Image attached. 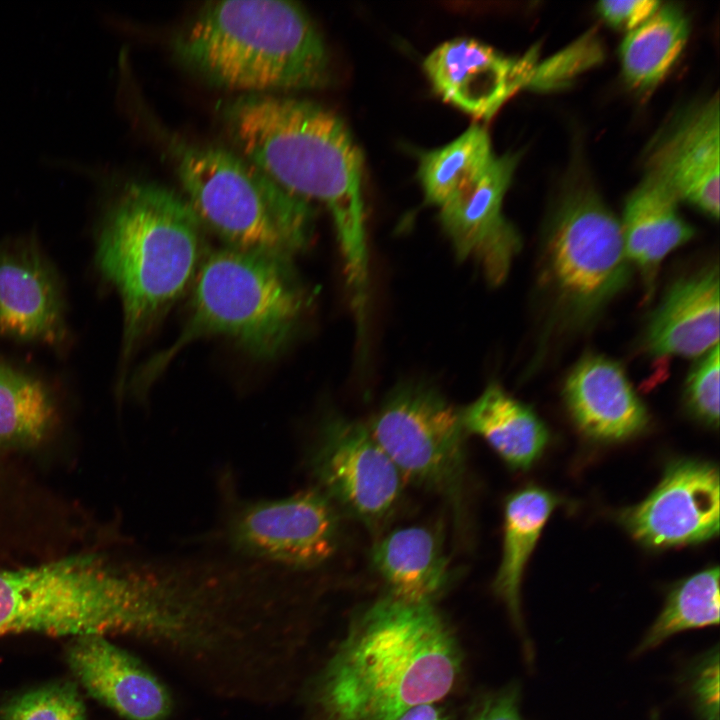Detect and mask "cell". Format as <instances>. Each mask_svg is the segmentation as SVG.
<instances>
[{
    "label": "cell",
    "mask_w": 720,
    "mask_h": 720,
    "mask_svg": "<svg viewBox=\"0 0 720 720\" xmlns=\"http://www.w3.org/2000/svg\"><path fill=\"white\" fill-rule=\"evenodd\" d=\"M463 654L446 618L428 602L391 595L355 616L316 675L312 720H395L455 687Z\"/></svg>",
    "instance_id": "cell-1"
},
{
    "label": "cell",
    "mask_w": 720,
    "mask_h": 720,
    "mask_svg": "<svg viewBox=\"0 0 720 720\" xmlns=\"http://www.w3.org/2000/svg\"><path fill=\"white\" fill-rule=\"evenodd\" d=\"M237 152L289 192L330 211L354 303L368 298L362 157L343 121L312 101L244 94L223 110Z\"/></svg>",
    "instance_id": "cell-2"
},
{
    "label": "cell",
    "mask_w": 720,
    "mask_h": 720,
    "mask_svg": "<svg viewBox=\"0 0 720 720\" xmlns=\"http://www.w3.org/2000/svg\"><path fill=\"white\" fill-rule=\"evenodd\" d=\"M202 230L183 196L152 182L127 183L105 209L95 259L122 302V370L192 285L203 259Z\"/></svg>",
    "instance_id": "cell-3"
},
{
    "label": "cell",
    "mask_w": 720,
    "mask_h": 720,
    "mask_svg": "<svg viewBox=\"0 0 720 720\" xmlns=\"http://www.w3.org/2000/svg\"><path fill=\"white\" fill-rule=\"evenodd\" d=\"M170 623L168 593L153 567L86 553L0 570V635L124 633L158 640Z\"/></svg>",
    "instance_id": "cell-4"
},
{
    "label": "cell",
    "mask_w": 720,
    "mask_h": 720,
    "mask_svg": "<svg viewBox=\"0 0 720 720\" xmlns=\"http://www.w3.org/2000/svg\"><path fill=\"white\" fill-rule=\"evenodd\" d=\"M172 48L194 74L245 94L315 89L329 81L324 40L306 10L292 1L205 3Z\"/></svg>",
    "instance_id": "cell-5"
},
{
    "label": "cell",
    "mask_w": 720,
    "mask_h": 720,
    "mask_svg": "<svg viewBox=\"0 0 720 720\" xmlns=\"http://www.w3.org/2000/svg\"><path fill=\"white\" fill-rule=\"evenodd\" d=\"M291 262L225 246L203 257L180 334L138 370L131 391L144 395L182 349L202 338L230 339L259 360L278 356L310 303Z\"/></svg>",
    "instance_id": "cell-6"
},
{
    "label": "cell",
    "mask_w": 720,
    "mask_h": 720,
    "mask_svg": "<svg viewBox=\"0 0 720 720\" xmlns=\"http://www.w3.org/2000/svg\"><path fill=\"white\" fill-rule=\"evenodd\" d=\"M185 199L225 247L292 261L311 243L315 211L257 165L220 146L176 143Z\"/></svg>",
    "instance_id": "cell-7"
},
{
    "label": "cell",
    "mask_w": 720,
    "mask_h": 720,
    "mask_svg": "<svg viewBox=\"0 0 720 720\" xmlns=\"http://www.w3.org/2000/svg\"><path fill=\"white\" fill-rule=\"evenodd\" d=\"M629 276L620 222L590 188L569 191L549 225L542 270L562 315L573 323L591 318Z\"/></svg>",
    "instance_id": "cell-8"
},
{
    "label": "cell",
    "mask_w": 720,
    "mask_h": 720,
    "mask_svg": "<svg viewBox=\"0 0 720 720\" xmlns=\"http://www.w3.org/2000/svg\"><path fill=\"white\" fill-rule=\"evenodd\" d=\"M366 425L403 478L442 496L460 515L467 433L461 410L432 386L407 383Z\"/></svg>",
    "instance_id": "cell-9"
},
{
    "label": "cell",
    "mask_w": 720,
    "mask_h": 720,
    "mask_svg": "<svg viewBox=\"0 0 720 720\" xmlns=\"http://www.w3.org/2000/svg\"><path fill=\"white\" fill-rule=\"evenodd\" d=\"M225 527L240 555L292 571L323 565L340 541L338 509L318 488L237 504Z\"/></svg>",
    "instance_id": "cell-10"
},
{
    "label": "cell",
    "mask_w": 720,
    "mask_h": 720,
    "mask_svg": "<svg viewBox=\"0 0 720 720\" xmlns=\"http://www.w3.org/2000/svg\"><path fill=\"white\" fill-rule=\"evenodd\" d=\"M309 458L318 489L370 532H379L395 513L404 478L366 424L328 416Z\"/></svg>",
    "instance_id": "cell-11"
},
{
    "label": "cell",
    "mask_w": 720,
    "mask_h": 720,
    "mask_svg": "<svg viewBox=\"0 0 720 720\" xmlns=\"http://www.w3.org/2000/svg\"><path fill=\"white\" fill-rule=\"evenodd\" d=\"M620 520L634 539L654 549L698 544L717 536L718 468L697 460L672 462L653 492L625 509Z\"/></svg>",
    "instance_id": "cell-12"
},
{
    "label": "cell",
    "mask_w": 720,
    "mask_h": 720,
    "mask_svg": "<svg viewBox=\"0 0 720 720\" xmlns=\"http://www.w3.org/2000/svg\"><path fill=\"white\" fill-rule=\"evenodd\" d=\"M517 156H495L484 173L439 207L440 221L460 259H473L492 285L507 277L521 248L518 232L502 213Z\"/></svg>",
    "instance_id": "cell-13"
},
{
    "label": "cell",
    "mask_w": 720,
    "mask_h": 720,
    "mask_svg": "<svg viewBox=\"0 0 720 720\" xmlns=\"http://www.w3.org/2000/svg\"><path fill=\"white\" fill-rule=\"evenodd\" d=\"M67 336L62 282L31 237L0 242V337L56 346Z\"/></svg>",
    "instance_id": "cell-14"
},
{
    "label": "cell",
    "mask_w": 720,
    "mask_h": 720,
    "mask_svg": "<svg viewBox=\"0 0 720 720\" xmlns=\"http://www.w3.org/2000/svg\"><path fill=\"white\" fill-rule=\"evenodd\" d=\"M532 50L506 57L473 39L444 42L424 61L434 91L475 119L489 120L518 90L529 87L535 67Z\"/></svg>",
    "instance_id": "cell-15"
},
{
    "label": "cell",
    "mask_w": 720,
    "mask_h": 720,
    "mask_svg": "<svg viewBox=\"0 0 720 720\" xmlns=\"http://www.w3.org/2000/svg\"><path fill=\"white\" fill-rule=\"evenodd\" d=\"M719 101L685 112L655 145L648 174L706 215L719 216Z\"/></svg>",
    "instance_id": "cell-16"
},
{
    "label": "cell",
    "mask_w": 720,
    "mask_h": 720,
    "mask_svg": "<svg viewBox=\"0 0 720 720\" xmlns=\"http://www.w3.org/2000/svg\"><path fill=\"white\" fill-rule=\"evenodd\" d=\"M67 662L87 692L126 720H165L172 710L166 687L138 659L104 635L76 636Z\"/></svg>",
    "instance_id": "cell-17"
},
{
    "label": "cell",
    "mask_w": 720,
    "mask_h": 720,
    "mask_svg": "<svg viewBox=\"0 0 720 720\" xmlns=\"http://www.w3.org/2000/svg\"><path fill=\"white\" fill-rule=\"evenodd\" d=\"M563 397L577 428L593 440L622 441L641 433L649 422L622 367L602 355L588 354L576 363Z\"/></svg>",
    "instance_id": "cell-18"
},
{
    "label": "cell",
    "mask_w": 720,
    "mask_h": 720,
    "mask_svg": "<svg viewBox=\"0 0 720 720\" xmlns=\"http://www.w3.org/2000/svg\"><path fill=\"white\" fill-rule=\"evenodd\" d=\"M719 340V268L677 280L653 313L645 335L655 357H700Z\"/></svg>",
    "instance_id": "cell-19"
},
{
    "label": "cell",
    "mask_w": 720,
    "mask_h": 720,
    "mask_svg": "<svg viewBox=\"0 0 720 720\" xmlns=\"http://www.w3.org/2000/svg\"><path fill=\"white\" fill-rule=\"evenodd\" d=\"M678 201L666 185L647 174L625 203L620 223L625 251L640 271L647 301L662 260L694 235L679 213Z\"/></svg>",
    "instance_id": "cell-20"
},
{
    "label": "cell",
    "mask_w": 720,
    "mask_h": 720,
    "mask_svg": "<svg viewBox=\"0 0 720 720\" xmlns=\"http://www.w3.org/2000/svg\"><path fill=\"white\" fill-rule=\"evenodd\" d=\"M371 561L389 595L409 602L433 603L450 579L440 541L424 526H407L383 536L372 549Z\"/></svg>",
    "instance_id": "cell-21"
},
{
    "label": "cell",
    "mask_w": 720,
    "mask_h": 720,
    "mask_svg": "<svg viewBox=\"0 0 720 720\" xmlns=\"http://www.w3.org/2000/svg\"><path fill=\"white\" fill-rule=\"evenodd\" d=\"M461 416L466 432L483 438L512 469H529L549 440L537 414L496 383L461 410Z\"/></svg>",
    "instance_id": "cell-22"
},
{
    "label": "cell",
    "mask_w": 720,
    "mask_h": 720,
    "mask_svg": "<svg viewBox=\"0 0 720 720\" xmlns=\"http://www.w3.org/2000/svg\"><path fill=\"white\" fill-rule=\"evenodd\" d=\"M558 502L552 493L536 486L514 492L505 502L502 558L493 589L520 632L523 571Z\"/></svg>",
    "instance_id": "cell-23"
},
{
    "label": "cell",
    "mask_w": 720,
    "mask_h": 720,
    "mask_svg": "<svg viewBox=\"0 0 720 720\" xmlns=\"http://www.w3.org/2000/svg\"><path fill=\"white\" fill-rule=\"evenodd\" d=\"M689 35L688 20L672 4L660 6L645 22L629 31L619 56L626 82L647 90L663 79L683 51Z\"/></svg>",
    "instance_id": "cell-24"
},
{
    "label": "cell",
    "mask_w": 720,
    "mask_h": 720,
    "mask_svg": "<svg viewBox=\"0 0 720 720\" xmlns=\"http://www.w3.org/2000/svg\"><path fill=\"white\" fill-rule=\"evenodd\" d=\"M56 407L47 386L0 360V448L39 443L53 426Z\"/></svg>",
    "instance_id": "cell-25"
},
{
    "label": "cell",
    "mask_w": 720,
    "mask_h": 720,
    "mask_svg": "<svg viewBox=\"0 0 720 720\" xmlns=\"http://www.w3.org/2000/svg\"><path fill=\"white\" fill-rule=\"evenodd\" d=\"M494 157L487 131L477 124L447 145L422 153L418 175L426 201L441 207L477 180Z\"/></svg>",
    "instance_id": "cell-26"
},
{
    "label": "cell",
    "mask_w": 720,
    "mask_h": 720,
    "mask_svg": "<svg viewBox=\"0 0 720 720\" xmlns=\"http://www.w3.org/2000/svg\"><path fill=\"white\" fill-rule=\"evenodd\" d=\"M719 568L702 570L677 584L657 619L644 635L637 653L651 650L687 629L719 623Z\"/></svg>",
    "instance_id": "cell-27"
},
{
    "label": "cell",
    "mask_w": 720,
    "mask_h": 720,
    "mask_svg": "<svg viewBox=\"0 0 720 720\" xmlns=\"http://www.w3.org/2000/svg\"><path fill=\"white\" fill-rule=\"evenodd\" d=\"M1 720H86L75 686L53 684L13 698L0 710Z\"/></svg>",
    "instance_id": "cell-28"
},
{
    "label": "cell",
    "mask_w": 720,
    "mask_h": 720,
    "mask_svg": "<svg viewBox=\"0 0 720 720\" xmlns=\"http://www.w3.org/2000/svg\"><path fill=\"white\" fill-rule=\"evenodd\" d=\"M719 344L700 356L685 382L689 413L710 428L719 425Z\"/></svg>",
    "instance_id": "cell-29"
},
{
    "label": "cell",
    "mask_w": 720,
    "mask_h": 720,
    "mask_svg": "<svg viewBox=\"0 0 720 720\" xmlns=\"http://www.w3.org/2000/svg\"><path fill=\"white\" fill-rule=\"evenodd\" d=\"M599 48L586 40L575 43L558 55L536 64L529 88L547 89L560 85L599 59Z\"/></svg>",
    "instance_id": "cell-30"
},
{
    "label": "cell",
    "mask_w": 720,
    "mask_h": 720,
    "mask_svg": "<svg viewBox=\"0 0 720 720\" xmlns=\"http://www.w3.org/2000/svg\"><path fill=\"white\" fill-rule=\"evenodd\" d=\"M719 656L710 652L695 668L691 692L702 720H719Z\"/></svg>",
    "instance_id": "cell-31"
},
{
    "label": "cell",
    "mask_w": 720,
    "mask_h": 720,
    "mask_svg": "<svg viewBox=\"0 0 720 720\" xmlns=\"http://www.w3.org/2000/svg\"><path fill=\"white\" fill-rule=\"evenodd\" d=\"M661 6L654 0H606L597 4L601 17L611 26L631 31L651 17Z\"/></svg>",
    "instance_id": "cell-32"
},
{
    "label": "cell",
    "mask_w": 720,
    "mask_h": 720,
    "mask_svg": "<svg viewBox=\"0 0 720 720\" xmlns=\"http://www.w3.org/2000/svg\"><path fill=\"white\" fill-rule=\"evenodd\" d=\"M519 688L511 684L483 696L466 720H523L519 710Z\"/></svg>",
    "instance_id": "cell-33"
},
{
    "label": "cell",
    "mask_w": 720,
    "mask_h": 720,
    "mask_svg": "<svg viewBox=\"0 0 720 720\" xmlns=\"http://www.w3.org/2000/svg\"><path fill=\"white\" fill-rule=\"evenodd\" d=\"M395 720H448V717L439 705L427 703L407 710Z\"/></svg>",
    "instance_id": "cell-34"
}]
</instances>
